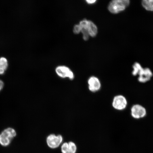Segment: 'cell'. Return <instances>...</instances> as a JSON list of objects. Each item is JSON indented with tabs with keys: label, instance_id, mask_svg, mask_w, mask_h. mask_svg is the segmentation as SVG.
Returning <instances> with one entry per match:
<instances>
[{
	"label": "cell",
	"instance_id": "1",
	"mask_svg": "<svg viewBox=\"0 0 153 153\" xmlns=\"http://www.w3.org/2000/svg\"><path fill=\"white\" fill-rule=\"evenodd\" d=\"M133 70L132 74L134 76L139 75L138 81L145 83L151 79L153 76L152 71L149 68H143L140 63L136 62L133 66Z\"/></svg>",
	"mask_w": 153,
	"mask_h": 153
},
{
	"label": "cell",
	"instance_id": "2",
	"mask_svg": "<svg viewBox=\"0 0 153 153\" xmlns=\"http://www.w3.org/2000/svg\"><path fill=\"white\" fill-rule=\"evenodd\" d=\"M130 4L129 0H113L109 4L108 9L112 14H118L125 10Z\"/></svg>",
	"mask_w": 153,
	"mask_h": 153
},
{
	"label": "cell",
	"instance_id": "3",
	"mask_svg": "<svg viewBox=\"0 0 153 153\" xmlns=\"http://www.w3.org/2000/svg\"><path fill=\"white\" fill-rule=\"evenodd\" d=\"M16 135V132L14 128H7L0 134V145L3 147L8 146Z\"/></svg>",
	"mask_w": 153,
	"mask_h": 153
},
{
	"label": "cell",
	"instance_id": "4",
	"mask_svg": "<svg viewBox=\"0 0 153 153\" xmlns=\"http://www.w3.org/2000/svg\"><path fill=\"white\" fill-rule=\"evenodd\" d=\"M63 140L62 136L56 135L55 134H51L47 137L46 142L49 148L55 149L58 148L62 144Z\"/></svg>",
	"mask_w": 153,
	"mask_h": 153
},
{
	"label": "cell",
	"instance_id": "5",
	"mask_svg": "<svg viewBox=\"0 0 153 153\" xmlns=\"http://www.w3.org/2000/svg\"><path fill=\"white\" fill-rule=\"evenodd\" d=\"M127 105V101L125 97L122 95L116 96L112 102L113 107L116 110L122 111L125 109Z\"/></svg>",
	"mask_w": 153,
	"mask_h": 153
},
{
	"label": "cell",
	"instance_id": "6",
	"mask_svg": "<svg viewBox=\"0 0 153 153\" xmlns=\"http://www.w3.org/2000/svg\"><path fill=\"white\" fill-rule=\"evenodd\" d=\"M131 115L134 118L139 119L145 117L146 114V111L144 107L141 105H133L131 109Z\"/></svg>",
	"mask_w": 153,
	"mask_h": 153
},
{
	"label": "cell",
	"instance_id": "7",
	"mask_svg": "<svg viewBox=\"0 0 153 153\" xmlns=\"http://www.w3.org/2000/svg\"><path fill=\"white\" fill-rule=\"evenodd\" d=\"M55 71L57 75L61 78H68L71 80L74 79V73L68 67L65 66H59L57 67Z\"/></svg>",
	"mask_w": 153,
	"mask_h": 153
},
{
	"label": "cell",
	"instance_id": "8",
	"mask_svg": "<svg viewBox=\"0 0 153 153\" xmlns=\"http://www.w3.org/2000/svg\"><path fill=\"white\" fill-rule=\"evenodd\" d=\"M89 90L93 93L96 92L101 88V84L98 78L92 76L88 80Z\"/></svg>",
	"mask_w": 153,
	"mask_h": 153
},
{
	"label": "cell",
	"instance_id": "9",
	"mask_svg": "<svg viewBox=\"0 0 153 153\" xmlns=\"http://www.w3.org/2000/svg\"><path fill=\"white\" fill-rule=\"evenodd\" d=\"M77 147L75 143L72 141L63 143L61 146L62 153H76Z\"/></svg>",
	"mask_w": 153,
	"mask_h": 153
},
{
	"label": "cell",
	"instance_id": "10",
	"mask_svg": "<svg viewBox=\"0 0 153 153\" xmlns=\"http://www.w3.org/2000/svg\"><path fill=\"white\" fill-rule=\"evenodd\" d=\"M88 20H84L79 23V25L81 28V32L83 34V38L85 41H87L89 39V34L88 32L87 26Z\"/></svg>",
	"mask_w": 153,
	"mask_h": 153
},
{
	"label": "cell",
	"instance_id": "11",
	"mask_svg": "<svg viewBox=\"0 0 153 153\" xmlns=\"http://www.w3.org/2000/svg\"><path fill=\"white\" fill-rule=\"evenodd\" d=\"M88 31L89 35L95 37L97 33V28L96 25L91 21H88L87 26Z\"/></svg>",
	"mask_w": 153,
	"mask_h": 153
},
{
	"label": "cell",
	"instance_id": "12",
	"mask_svg": "<svg viewBox=\"0 0 153 153\" xmlns=\"http://www.w3.org/2000/svg\"><path fill=\"white\" fill-rule=\"evenodd\" d=\"M8 66V62L6 59L4 57L0 58V74H4Z\"/></svg>",
	"mask_w": 153,
	"mask_h": 153
},
{
	"label": "cell",
	"instance_id": "13",
	"mask_svg": "<svg viewBox=\"0 0 153 153\" xmlns=\"http://www.w3.org/2000/svg\"><path fill=\"white\" fill-rule=\"evenodd\" d=\"M141 4L147 11H153V0H143Z\"/></svg>",
	"mask_w": 153,
	"mask_h": 153
},
{
	"label": "cell",
	"instance_id": "14",
	"mask_svg": "<svg viewBox=\"0 0 153 153\" xmlns=\"http://www.w3.org/2000/svg\"><path fill=\"white\" fill-rule=\"evenodd\" d=\"M81 32V28L79 25H76L74 26V32L76 34H79Z\"/></svg>",
	"mask_w": 153,
	"mask_h": 153
},
{
	"label": "cell",
	"instance_id": "15",
	"mask_svg": "<svg viewBox=\"0 0 153 153\" xmlns=\"http://www.w3.org/2000/svg\"><path fill=\"white\" fill-rule=\"evenodd\" d=\"M4 87V83L1 80H0V92L2 90Z\"/></svg>",
	"mask_w": 153,
	"mask_h": 153
},
{
	"label": "cell",
	"instance_id": "16",
	"mask_svg": "<svg viewBox=\"0 0 153 153\" xmlns=\"http://www.w3.org/2000/svg\"><path fill=\"white\" fill-rule=\"evenodd\" d=\"M87 2L88 4H92L94 3L96 1V0H87L86 1Z\"/></svg>",
	"mask_w": 153,
	"mask_h": 153
}]
</instances>
